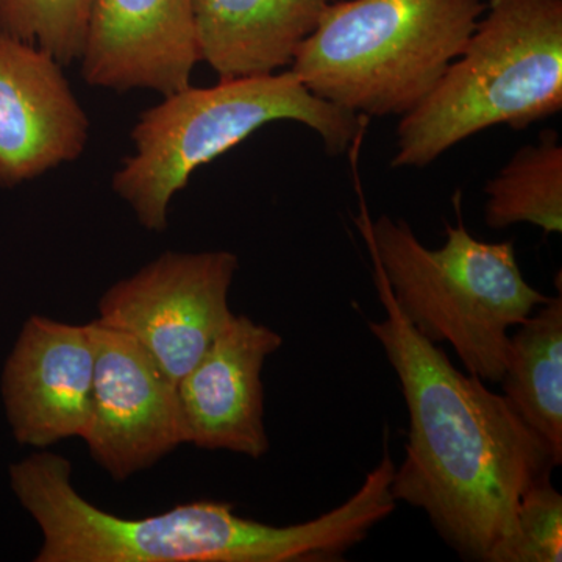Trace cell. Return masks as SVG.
I'll return each instance as SVG.
<instances>
[{"mask_svg": "<svg viewBox=\"0 0 562 562\" xmlns=\"http://www.w3.org/2000/svg\"><path fill=\"white\" fill-rule=\"evenodd\" d=\"M373 280L386 319L368 321L369 331L397 373L409 416L395 502L427 514L464 560L517 562L520 498L560 462L505 395L414 330L375 262Z\"/></svg>", "mask_w": 562, "mask_h": 562, "instance_id": "obj_1", "label": "cell"}, {"mask_svg": "<svg viewBox=\"0 0 562 562\" xmlns=\"http://www.w3.org/2000/svg\"><path fill=\"white\" fill-rule=\"evenodd\" d=\"M394 468L383 457L349 501L288 527L247 519L220 502L114 516L81 497L69 460L50 452L11 465L10 484L43 531L36 562H336L395 512Z\"/></svg>", "mask_w": 562, "mask_h": 562, "instance_id": "obj_2", "label": "cell"}, {"mask_svg": "<svg viewBox=\"0 0 562 562\" xmlns=\"http://www.w3.org/2000/svg\"><path fill=\"white\" fill-rule=\"evenodd\" d=\"M366 120L314 95L291 69L220 79L213 87L188 85L140 114L131 133L132 155L122 160L111 184L140 227L162 233L172 199L192 173L265 125L299 122L336 155L360 138Z\"/></svg>", "mask_w": 562, "mask_h": 562, "instance_id": "obj_3", "label": "cell"}, {"mask_svg": "<svg viewBox=\"0 0 562 562\" xmlns=\"http://www.w3.org/2000/svg\"><path fill=\"white\" fill-rule=\"evenodd\" d=\"M362 236L414 330L450 344L465 372L501 383L513 328L549 295L525 280L513 241L484 243L447 224L446 243L428 249L405 221L362 217Z\"/></svg>", "mask_w": 562, "mask_h": 562, "instance_id": "obj_4", "label": "cell"}, {"mask_svg": "<svg viewBox=\"0 0 562 562\" xmlns=\"http://www.w3.org/2000/svg\"><path fill=\"white\" fill-rule=\"evenodd\" d=\"M562 109V0H491L430 94L403 114L394 168H425L476 133Z\"/></svg>", "mask_w": 562, "mask_h": 562, "instance_id": "obj_5", "label": "cell"}, {"mask_svg": "<svg viewBox=\"0 0 562 562\" xmlns=\"http://www.w3.org/2000/svg\"><path fill=\"white\" fill-rule=\"evenodd\" d=\"M484 9L482 0L330 2L290 69L357 116H403L461 54Z\"/></svg>", "mask_w": 562, "mask_h": 562, "instance_id": "obj_6", "label": "cell"}, {"mask_svg": "<svg viewBox=\"0 0 562 562\" xmlns=\"http://www.w3.org/2000/svg\"><path fill=\"white\" fill-rule=\"evenodd\" d=\"M232 251H165L99 301V324L132 336L179 384L232 321Z\"/></svg>", "mask_w": 562, "mask_h": 562, "instance_id": "obj_7", "label": "cell"}, {"mask_svg": "<svg viewBox=\"0 0 562 562\" xmlns=\"http://www.w3.org/2000/svg\"><path fill=\"white\" fill-rule=\"evenodd\" d=\"M94 390L83 439L92 460L125 482L187 443L177 384L132 336L91 322Z\"/></svg>", "mask_w": 562, "mask_h": 562, "instance_id": "obj_8", "label": "cell"}, {"mask_svg": "<svg viewBox=\"0 0 562 562\" xmlns=\"http://www.w3.org/2000/svg\"><path fill=\"white\" fill-rule=\"evenodd\" d=\"M49 52L0 31V187L79 160L90 120Z\"/></svg>", "mask_w": 562, "mask_h": 562, "instance_id": "obj_9", "label": "cell"}, {"mask_svg": "<svg viewBox=\"0 0 562 562\" xmlns=\"http://www.w3.org/2000/svg\"><path fill=\"white\" fill-rule=\"evenodd\" d=\"M198 0H92L81 77L114 92L169 95L191 85L202 61Z\"/></svg>", "mask_w": 562, "mask_h": 562, "instance_id": "obj_10", "label": "cell"}, {"mask_svg": "<svg viewBox=\"0 0 562 562\" xmlns=\"http://www.w3.org/2000/svg\"><path fill=\"white\" fill-rule=\"evenodd\" d=\"M94 342L90 325L32 316L7 358L2 401L14 439L47 449L83 436L94 390Z\"/></svg>", "mask_w": 562, "mask_h": 562, "instance_id": "obj_11", "label": "cell"}, {"mask_svg": "<svg viewBox=\"0 0 562 562\" xmlns=\"http://www.w3.org/2000/svg\"><path fill=\"white\" fill-rule=\"evenodd\" d=\"M281 346L272 328L232 317L177 384L187 443L254 460L269 452L261 372Z\"/></svg>", "mask_w": 562, "mask_h": 562, "instance_id": "obj_12", "label": "cell"}, {"mask_svg": "<svg viewBox=\"0 0 562 562\" xmlns=\"http://www.w3.org/2000/svg\"><path fill=\"white\" fill-rule=\"evenodd\" d=\"M331 0H198L201 58L220 79L291 66Z\"/></svg>", "mask_w": 562, "mask_h": 562, "instance_id": "obj_13", "label": "cell"}, {"mask_svg": "<svg viewBox=\"0 0 562 562\" xmlns=\"http://www.w3.org/2000/svg\"><path fill=\"white\" fill-rule=\"evenodd\" d=\"M503 395L562 461V295L539 306L509 335Z\"/></svg>", "mask_w": 562, "mask_h": 562, "instance_id": "obj_14", "label": "cell"}, {"mask_svg": "<svg viewBox=\"0 0 562 562\" xmlns=\"http://www.w3.org/2000/svg\"><path fill=\"white\" fill-rule=\"evenodd\" d=\"M484 217L494 231L532 224L547 235L562 232V146L557 132L517 150L513 160L487 181Z\"/></svg>", "mask_w": 562, "mask_h": 562, "instance_id": "obj_15", "label": "cell"}, {"mask_svg": "<svg viewBox=\"0 0 562 562\" xmlns=\"http://www.w3.org/2000/svg\"><path fill=\"white\" fill-rule=\"evenodd\" d=\"M91 5L92 0H0V31L68 66L79 61Z\"/></svg>", "mask_w": 562, "mask_h": 562, "instance_id": "obj_16", "label": "cell"}, {"mask_svg": "<svg viewBox=\"0 0 562 562\" xmlns=\"http://www.w3.org/2000/svg\"><path fill=\"white\" fill-rule=\"evenodd\" d=\"M517 562L562 561V495L550 479L532 484L517 509Z\"/></svg>", "mask_w": 562, "mask_h": 562, "instance_id": "obj_17", "label": "cell"}]
</instances>
